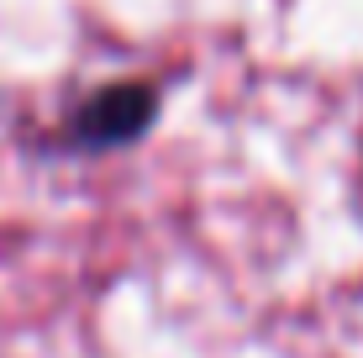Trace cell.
<instances>
[{
    "label": "cell",
    "instance_id": "6da1fadb",
    "mask_svg": "<svg viewBox=\"0 0 363 358\" xmlns=\"http://www.w3.org/2000/svg\"><path fill=\"white\" fill-rule=\"evenodd\" d=\"M147 116H153V90H147L143 79L106 84V90H95L90 101L79 106V116H74V142L79 147L127 142L147 127Z\"/></svg>",
    "mask_w": 363,
    "mask_h": 358
}]
</instances>
